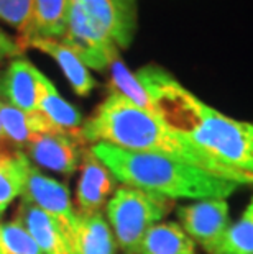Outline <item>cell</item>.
I'll use <instances>...</instances> for the list:
<instances>
[{
  "mask_svg": "<svg viewBox=\"0 0 253 254\" xmlns=\"http://www.w3.org/2000/svg\"><path fill=\"white\" fill-rule=\"evenodd\" d=\"M152 95L156 115L217 163L253 174V122L230 118L212 109L158 66L135 72Z\"/></svg>",
  "mask_w": 253,
  "mask_h": 254,
  "instance_id": "obj_1",
  "label": "cell"
},
{
  "mask_svg": "<svg viewBox=\"0 0 253 254\" xmlns=\"http://www.w3.org/2000/svg\"><path fill=\"white\" fill-rule=\"evenodd\" d=\"M81 134L85 144L109 143L135 153L166 156L201 167L239 186L253 187V174L234 171L217 163L189 139L171 129L158 115L140 109L125 97L114 92H109L107 99L95 109L92 117L83 123Z\"/></svg>",
  "mask_w": 253,
  "mask_h": 254,
  "instance_id": "obj_2",
  "label": "cell"
},
{
  "mask_svg": "<svg viewBox=\"0 0 253 254\" xmlns=\"http://www.w3.org/2000/svg\"><path fill=\"white\" fill-rule=\"evenodd\" d=\"M102 164L123 186L176 198H227L240 186L201 167L152 153H135L109 143L90 144Z\"/></svg>",
  "mask_w": 253,
  "mask_h": 254,
  "instance_id": "obj_3",
  "label": "cell"
},
{
  "mask_svg": "<svg viewBox=\"0 0 253 254\" xmlns=\"http://www.w3.org/2000/svg\"><path fill=\"white\" fill-rule=\"evenodd\" d=\"M174 200L142 189L122 186L107 202V218L117 245L127 254H138L147 231L163 220Z\"/></svg>",
  "mask_w": 253,
  "mask_h": 254,
  "instance_id": "obj_4",
  "label": "cell"
},
{
  "mask_svg": "<svg viewBox=\"0 0 253 254\" xmlns=\"http://www.w3.org/2000/svg\"><path fill=\"white\" fill-rule=\"evenodd\" d=\"M59 41L64 43L85 67L94 71L109 69L114 58L120 55L110 36L84 13L76 0H71L66 30Z\"/></svg>",
  "mask_w": 253,
  "mask_h": 254,
  "instance_id": "obj_5",
  "label": "cell"
},
{
  "mask_svg": "<svg viewBox=\"0 0 253 254\" xmlns=\"http://www.w3.org/2000/svg\"><path fill=\"white\" fill-rule=\"evenodd\" d=\"M181 228L207 254H214L232 226L227 198H204L177 208Z\"/></svg>",
  "mask_w": 253,
  "mask_h": 254,
  "instance_id": "obj_6",
  "label": "cell"
},
{
  "mask_svg": "<svg viewBox=\"0 0 253 254\" xmlns=\"http://www.w3.org/2000/svg\"><path fill=\"white\" fill-rule=\"evenodd\" d=\"M21 198L28 200L35 207L50 215L68 236L74 225V220H76V210L73 208L71 195H69L66 186L45 176L36 169V166L30 163L25 172Z\"/></svg>",
  "mask_w": 253,
  "mask_h": 254,
  "instance_id": "obj_7",
  "label": "cell"
},
{
  "mask_svg": "<svg viewBox=\"0 0 253 254\" xmlns=\"http://www.w3.org/2000/svg\"><path fill=\"white\" fill-rule=\"evenodd\" d=\"M84 139L81 129L76 133L53 131L38 134L23 151L28 159L58 174H73L81 164Z\"/></svg>",
  "mask_w": 253,
  "mask_h": 254,
  "instance_id": "obj_8",
  "label": "cell"
},
{
  "mask_svg": "<svg viewBox=\"0 0 253 254\" xmlns=\"http://www.w3.org/2000/svg\"><path fill=\"white\" fill-rule=\"evenodd\" d=\"M84 13L110 36L118 50H127L137 33V0H76Z\"/></svg>",
  "mask_w": 253,
  "mask_h": 254,
  "instance_id": "obj_9",
  "label": "cell"
},
{
  "mask_svg": "<svg viewBox=\"0 0 253 254\" xmlns=\"http://www.w3.org/2000/svg\"><path fill=\"white\" fill-rule=\"evenodd\" d=\"M76 187L78 212H100L115 192V177L95 158L90 148H83Z\"/></svg>",
  "mask_w": 253,
  "mask_h": 254,
  "instance_id": "obj_10",
  "label": "cell"
},
{
  "mask_svg": "<svg viewBox=\"0 0 253 254\" xmlns=\"http://www.w3.org/2000/svg\"><path fill=\"white\" fill-rule=\"evenodd\" d=\"M41 75L28 59H13L0 75V100L26 113L38 112Z\"/></svg>",
  "mask_w": 253,
  "mask_h": 254,
  "instance_id": "obj_11",
  "label": "cell"
},
{
  "mask_svg": "<svg viewBox=\"0 0 253 254\" xmlns=\"http://www.w3.org/2000/svg\"><path fill=\"white\" fill-rule=\"evenodd\" d=\"M66 238L71 254H115V236L100 212L76 210V220Z\"/></svg>",
  "mask_w": 253,
  "mask_h": 254,
  "instance_id": "obj_12",
  "label": "cell"
},
{
  "mask_svg": "<svg viewBox=\"0 0 253 254\" xmlns=\"http://www.w3.org/2000/svg\"><path fill=\"white\" fill-rule=\"evenodd\" d=\"M21 48H33L41 53H45L53 58L66 75L69 85L74 90V94L79 97H87L90 92L97 87V82L89 72V69L84 66V63L69 50V48L59 40H51V38H31L23 43H20Z\"/></svg>",
  "mask_w": 253,
  "mask_h": 254,
  "instance_id": "obj_13",
  "label": "cell"
},
{
  "mask_svg": "<svg viewBox=\"0 0 253 254\" xmlns=\"http://www.w3.org/2000/svg\"><path fill=\"white\" fill-rule=\"evenodd\" d=\"M15 220L25 226L41 254H71L61 226L28 200L21 198Z\"/></svg>",
  "mask_w": 253,
  "mask_h": 254,
  "instance_id": "obj_14",
  "label": "cell"
},
{
  "mask_svg": "<svg viewBox=\"0 0 253 254\" xmlns=\"http://www.w3.org/2000/svg\"><path fill=\"white\" fill-rule=\"evenodd\" d=\"M0 122L7 141L20 151H23L38 134L61 131L41 112L26 113L2 100H0Z\"/></svg>",
  "mask_w": 253,
  "mask_h": 254,
  "instance_id": "obj_15",
  "label": "cell"
},
{
  "mask_svg": "<svg viewBox=\"0 0 253 254\" xmlns=\"http://www.w3.org/2000/svg\"><path fill=\"white\" fill-rule=\"evenodd\" d=\"M71 0H31V17L28 31L18 43L31 38L61 40L66 30L68 12Z\"/></svg>",
  "mask_w": 253,
  "mask_h": 254,
  "instance_id": "obj_16",
  "label": "cell"
},
{
  "mask_svg": "<svg viewBox=\"0 0 253 254\" xmlns=\"http://www.w3.org/2000/svg\"><path fill=\"white\" fill-rule=\"evenodd\" d=\"M38 112H41L48 120L58 129L66 133H76L83 127V115L74 105L64 100L61 94L55 87V84L41 75L40 84V99H38Z\"/></svg>",
  "mask_w": 253,
  "mask_h": 254,
  "instance_id": "obj_17",
  "label": "cell"
},
{
  "mask_svg": "<svg viewBox=\"0 0 253 254\" xmlns=\"http://www.w3.org/2000/svg\"><path fill=\"white\" fill-rule=\"evenodd\" d=\"M138 254H196L194 241L177 223H156L147 231Z\"/></svg>",
  "mask_w": 253,
  "mask_h": 254,
  "instance_id": "obj_18",
  "label": "cell"
},
{
  "mask_svg": "<svg viewBox=\"0 0 253 254\" xmlns=\"http://www.w3.org/2000/svg\"><path fill=\"white\" fill-rule=\"evenodd\" d=\"M28 164L30 159L23 151H0V215H3L8 205L21 195Z\"/></svg>",
  "mask_w": 253,
  "mask_h": 254,
  "instance_id": "obj_19",
  "label": "cell"
},
{
  "mask_svg": "<svg viewBox=\"0 0 253 254\" xmlns=\"http://www.w3.org/2000/svg\"><path fill=\"white\" fill-rule=\"evenodd\" d=\"M109 72H110L109 92H114V94L125 97L127 100H130L132 104H135L140 109L156 115L152 95L148 94V90L140 82L137 74L132 72L130 69L127 67V64L123 63L120 55L115 56L114 61L110 63Z\"/></svg>",
  "mask_w": 253,
  "mask_h": 254,
  "instance_id": "obj_20",
  "label": "cell"
},
{
  "mask_svg": "<svg viewBox=\"0 0 253 254\" xmlns=\"http://www.w3.org/2000/svg\"><path fill=\"white\" fill-rule=\"evenodd\" d=\"M214 254H253V195L240 220L230 226Z\"/></svg>",
  "mask_w": 253,
  "mask_h": 254,
  "instance_id": "obj_21",
  "label": "cell"
},
{
  "mask_svg": "<svg viewBox=\"0 0 253 254\" xmlns=\"http://www.w3.org/2000/svg\"><path fill=\"white\" fill-rule=\"evenodd\" d=\"M0 254H41L18 220L0 223Z\"/></svg>",
  "mask_w": 253,
  "mask_h": 254,
  "instance_id": "obj_22",
  "label": "cell"
},
{
  "mask_svg": "<svg viewBox=\"0 0 253 254\" xmlns=\"http://www.w3.org/2000/svg\"><path fill=\"white\" fill-rule=\"evenodd\" d=\"M31 0H0V20L17 30L20 38L28 31Z\"/></svg>",
  "mask_w": 253,
  "mask_h": 254,
  "instance_id": "obj_23",
  "label": "cell"
},
{
  "mask_svg": "<svg viewBox=\"0 0 253 254\" xmlns=\"http://www.w3.org/2000/svg\"><path fill=\"white\" fill-rule=\"evenodd\" d=\"M23 48L18 43V40H15L10 35L5 33L3 30H0V61L7 58H20L23 55Z\"/></svg>",
  "mask_w": 253,
  "mask_h": 254,
  "instance_id": "obj_24",
  "label": "cell"
},
{
  "mask_svg": "<svg viewBox=\"0 0 253 254\" xmlns=\"http://www.w3.org/2000/svg\"><path fill=\"white\" fill-rule=\"evenodd\" d=\"M8 146H12L8 141H7V138H5V133H3V128H2V122H0V151H3V149H10Z\"/></svg>",
  "mask_w": 253,
  "mask_h": 254,
  "instance_id": "obj_25",
  "label": "cell"
}]
</instances>
